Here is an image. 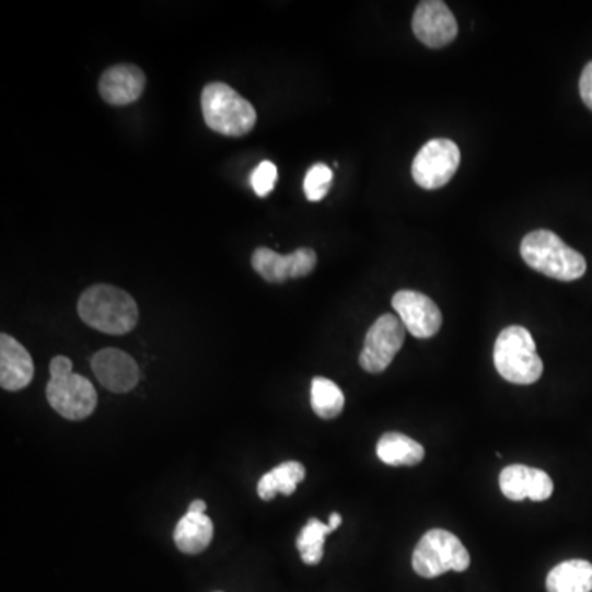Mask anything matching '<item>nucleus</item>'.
Wrapping results in <instances>:
<instances>
[{"label": "nucleus", "mask_w": 592, "mask_h": 592, "mask_svg": "<svg viewBox=\"0 0 592 592\" xmlns=\"http://www.w3.org/2000/svg\"><path fill=\"white\" fill-rule=\"evenodd\" d=\"M80 318L104 335H127L139 323V306L127 291L113 285H93L78 302Z\"/></svg>", "instance_id": "f257e3e1"}, {"label": "nucleus", "mask_w": 592, "mask_h": 592, "mask_svg": "<svg viewBox=\"0 0 592 592\" xmlns=\"http://www.w3.org/2000/svg\"><path fill=\"white\" fill-rule=\"evenodd\" d=\"M520 254L533 270L559 281L578 280L588 268L579 252L546 229L526 234L520 244Z\"/></svg>", "instance_id": "f03ea898"}, {"label": "nucleus", "mask_w": 592, "mask_h": 592, "mask_svg": "<svg viewBox=\"0 0 592 592\" xmlns=\"http://www.w3.org/2000/svg\"><path fill=\"white\" fill-rule=\"evenodd\" d=\"M47 398L60 417L73 421L91 417L97 405L96 388L83 375L73 374V362L65 356L51 359Z\"/></svg>", "instance_id": "7ed1b4c3"}, {"label": "nucleus", "mask_w": 592, "mask_h": 592, "mask_svg": "<svg viewBox=\"0 0 592 592\" xmlns=\"http://www.w3.org/2000/svg\"><path fill=\"white\" fill-rule=\"evenodd\" d=\"M201 109L206 126L225 137L245 136L257 123L254 106L225 83L206 84Z\"/></svg>", "instance_id": "20e7f679"}, {"label": "nucleus", "mask_w": 592, "mask_h": 592, "mask_svg": "<svg viewBox=\"0 0 592 592\" xmlns=\"http://www.w3.org/2000/svg\"><path fill=\"white\" fill-rule=\"evenodd\" d=\"M494 364L500 378L510 384H535L543 374L535 341L523 326H509L500 333L494 345Z\"/></svg>", "instance_id": "39448f33"}, {"label": "nucleus", "mask_w": 592, "mask_h": 592, "mask_svg": "<svg viewBox=\"0 0 592 592\" xmlns=\"http://www.w3.org/2000/svg\"><path fill=\"white\" fill-rule=\"evenodd\" d=\"M471 556L456 535L434 529L421 536L411 556V566L421 578L433 579L448 571L463 572L469 568Z\"/></svg>", "instance_id": "423d86ee"}, {"label": "nucleus", "mask_w": 592, "mask_h": 592, "mask_svg": "<svg viewBox=\"0 0 592 592\" xmlns=\"http://www.w3.org/2000/svg\"><path fill=\"white\" fill-rule=\"evenodd\" d=\"M460 147L450 139H433L417 153L411 166L415 183L423 189L443 188L460 169Z\"/></svg>", "instance_id": "0eeeda50"}, {"label": "nucleus", "mask_w": 592, "mask_h": 592, "mask_svg": "<svg viewBox=\"0 0 592 592\" xmlns=\"http://www.w3.org/2000/svg\"><path fill=\"white\" fill-rule=\"evenodd\" d=\"M405 343V326L395 315H382L365 335L359 364L369 374H381L394 361Z\"/></svg>", "instance_id": "6e6552de"}, {"label": "nucleus", "mask_w": 592, "mask_h": 592, "mask_svg": "<svg viewBox=\"0 0 592 592\" xmlns=\"http://www.w3.org/2000/svg\"><path fill=\"white\" fill-rule=\"evenodd\" d=\"M392 306L405 329L415 338H433L443 325V316L437 303L420 291H397L392 299Z\"/></svg>", "instance_id": "1a4fd4ad"}, {"label": "nucleus", "mask_w": 592, "mask_h": 592, "mask_svg": "<svg viewBox=\"0 0 592 592\" xmlns=\"http://www.w3.org/2000/svg\"><path fill=\"white\" fill-rule=\"evenodd\" d=\"M316 252L302 247L288 255H280L267 247H258L252 254V267L268 283H283L290 278H302L315 270Z\"/></svg>", "instance_id": "9d476101"}, {"label": "nucleus", "mask_w": 592, "mask_h": 592, "mask_svg": "<svg viewBox=\"0 0 592 592\" xmlns=\"http://www.w3.org/2000/svg\"><path fill=\"white\" fill-rule=\"evenodd\" d=\"M415 37L430 48H443L457 37V22L441 0H425L414 14Z\"/></svg>", "instance_id": "9b49d317"}, {"label": "nucleus", "mask_w": 592, "mask_h": 592, "mask_svg": "<svg viewBox=\"0 0 592 592\" xmlns=\"http://www.w3.org/2000/svg\"><path fill=\"white\" fill-rule=\"evenodd\" d=\"M91 369L103 387L114 394H127L139 385V364L120 349L107 348L91 359Z\"/></svg>", "instance_id": "f8f14e48"}, {"label": "nucleus", "mask_w": 592, "mask_h": 592, "mask_svg": "<svg viewBox=\"0 0 592 592\" xmlns=\"http://www.w3.org/2000/svg\"><path fill=\"white\" fill-rule=\"evenodd\" d=\"M500 490L513 502L532 499L535 502L548 500L553 494V480L545 471L513 464L506 467L499 477Z\"/></svg>", "instance_id": "ddd939ff"}, {"label": "nucleus", "mask_w": 592, "mask_h": 592, "mask_svg": "<svg viewBox=\"0 0 592 592\" xmlns=\"http://www.w3.org/2000/svg\"><path fill=\"white\" fill-rule=\"evenodd\" d=\"M34 359L27 349L9 335H0V385L4 391L18 392L34 381Z\"/></svg>", "instance_id": "4468645a"}, {"label": "nucleus", "mask_w": 592, "mask_h": 592, "mask_svg": "<svg viewBox=\"0 0 592 592\" xmlns=\"http://www.w3.org/2000/svg\"><path fill=\"white\" fill-rule=\"evenodd\" d=\"M146 74L134 65H117L104 71L100 80V93L111 106L136 103L146 90Z\"/></svg>", "instance_id": "2eb2a0df"}, {"label": "nucleus", "mask_w": 592, "mask_h": 592, "mask_svg": "<svg viewBox=\"0 0 592 592\" xmlns=\"http://www.w3.org/2000/svg\"><path fill=\"white\" fill-rule=\"evenodd\" d=\"M214 535V525L208 515H196V513L186 512L185 516L176 523L173 539L176 548L186 555H198L208 548Z\"/></svg>", "instance_id": "dca6fc26"}, {"label": "nucleus", "mask_w": 592, "mask_h": 592, "mask_svg": "<svg viewBox=\"0 0 592 592\" xmlns=\"http://www.w3.org/2000/svg\"><path fill=\"white\" fill-rule=\"evenodd\" d=\"M548 592H592V565L585 559L559 562L546 578Z\"/></svg>", "instance_id": "f3484780"}, {"label": "nucleus", "mask_w": 592, "mask_h": 592, "mask_svg": "<svg viewBox=\"0 0 592 592\" xmlns=\"http://www.w3.org/2000/svg\"><path fill=\"white\" fill-rule=\"evenodd\" d=\"M306 469L299 461H287L275 469L268 471L257 484V494L265 502H270L277 494L291 496L299 484L305 479Z\"/></svg>", "instance_id": "a211bd4d"}, {"label": "nucleus", "mask_w": 592, "mask_h": 592, "mask_svg": "<svg viewBox=\"0 0 592 592\" xmlns=\"http://www.w3.org/2000/svg\"><path fill=\"white\" fill-rule=\"evenodd\" d=\"M379 460L388 466H417L423 461L425 448L418 441L411 440L407 434L391 431L379 440Z\"/></svg>", "instance_id": "6ab92c4d"}, {"label": "nucleus", "mask_w": 592, "mask_h": 592, "mask_svg": "<svg viewBox=\"0 0 592 592\" xmlns=\"http://www.w3.org/2000/svg\"><path fill=\"white\" fill-rule=\"evenodd\" d=\"M345 394L341 388L326 378H315L312 382V408L323 420L338 418L345 410Z\"/></svg>", "instance_id": "aec40b11"}, {"label": "nucleus", "mask_w": 592, "mask_h": 592, "mask_svg": "<svg viewBox=\"0 0 592 592\" xmlns=\"http://www.w3.org/2000/svg\"><path fill=\"white\" fill-rule=\"evenodd\" d=\"M335 530L329 526V523L318 519H310L309 523L303 526L299 538H297V548H299L305 565L315 566L322 561L325 556L326 536Z\"/></svg>", "instance_id": "412c9836"}, {"label": "nucleus", "mask_w": 592, "mask_h": 592, "mask_svg": "<svg viewBox=\"0 0 592 592\" xmlns=\"http://www.w3.org/2000/svg\"><path fill=\"white\" fill-rule=\"evenodd\" d=\"M333 182V170L326 166L325 163H316L315 166L306 173L305 195L310 201H322L328 195L329 186Z\"/></svg>", "instance_id": "4be33fe9"}, {"label": "nucleus", "mask_w": 592, "mask_h": 592, "mask_svg": "<svg viewBox=\"0 0 592 592\" xmlns=\"http://www.w3.org/2000/svg\"><path fill=\"white\" fill-rule=\"evenodd\" d=\"M277 176V166H275L274 163L268 162V160H265V162H262L260 165H257V169L252 172V188L257 193V196L265 198V196L270 195L271 189H274Z\"/></svg>", "instance_id": "5701e85b"}, {"label": "nucleus", "mask_w": 592, "mask_h": 592, "mask_svg": "<svg viewBox=\"0 0 592 592\" xmlns=\"http://www.w3.org/2000/svg\"><path fill=\"white\" fill-rule=\"evenodd\" d=\"M579 93H581L582 103L592 111V61L585 65L582 70L581 80H579Z\"/></svg>", "instance_id": "b1692460"}, {"label": "nucleus", "mask_w": 592, "mask_h": 592, "mask_svg": "<svg viewBox=\"0 0 592 592\" xmlns=\"http://www.w3.org/2000/svg\"><path fill=\"white\" fill-rule=\"evenodd\" d=\"M206 509H208V506H206L205 500H195V502L189 503L188 507V513H196V515H205Z\"/></svg>", "instance_id": "393cba45"}, {"label": "nucleus", "mask_w": 592, "mask_h": 592, "mask_svg": "<svg viewBox=\"0 0 592 592\" xmlns=\"http://www.w3.org/2000/svg\"><path fill=\"white\" fill-rule=\"evenodd\" d=\"M343 516L339 515L338 512H333L332 516H329V526H332L333 530H338L339 526H341Z\"/></svg>", "instance_id": "a878e982"}]
</instances>
